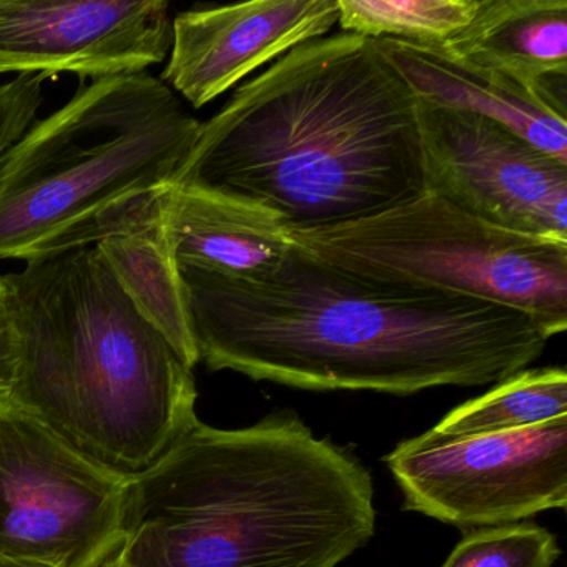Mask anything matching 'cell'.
Here are the masks:
<instances>
[{
    "label": "cell",
    "instance_id": "22",
    "mask_svg": "<svg viewBox=\"0 0 567 567\" xmlns=\"http://www.w3.org/2000/svg\"><path fill=\"white\" fill-rule=\"evenodd\" d=\"M0 567H48L42 564L25 563V560L11 559V557L0 556Z\"/></svg>",
    "mask_w": 567,
    "mask_h": 567
},
{
    "label": "cell",
    "instance_id": "16",
    "mask_svg": "<svg viewBox=\"0 0 567 567\" xmlns=\"http://www.w3.org/2000/svg\"><path fill=\"white\" fill-rule=\"evenodd\" d=\"M563 416H567L566 370L526 368L454 408L427 433L436 437L509 433Z\"/></svg>",
    "mask_w": 567,
    "mask_h": 567
},
{
    "label": "cell",
    "instance_id": "5",
    "mask_svg": "<svg viewBox=\"0 0 567 567\" xmlns=\"http://www.w3.org/2000/svg\"><path fill=\"white\" fill-rule=\"evenodd\" d=\"M200 128L148 72L82 82L0 158V260L95 247L135 202L171 187Z\"/></svg>",
    "mask_w": 567,
    "mask_h": 567
},
{
    "label": "cell",
    "instance_id": "17",
    "mask_svg": "<svg viewBox=\"0 0 567 567\" xmlns=\"http://www.w3.org/2000/svg\"><path fill=\"white\" fill-rule=\"evenodd\" d=\"M341 32L444 45L473 19L480 0H337Z\"/></svg>",
    "mask_w": 567,
    "mask_h": 567
},
{
    "label": "cell",
    "instance_id": "21",
    "mask_svg": "<svg viewBox=\"0 0 567 567\" xmlns=\"http://www.w3.org/2000/svg\"><path fill=\"white\" fill-rule=\"evenodd\" d=\"M84 567H137L131 563L127 554H125L124 537L118 534L102 553H99L91 563Z\"/></svg>",
    "mask_w": 567,
    "mask_h": 567
},
{
    "label": "cell",
    "instance_id": "15",
    "mask_svg": "<svg viewBox=\"0 0 567 567\" xmlns=\"http://www.w3.org/2000/svg\"><path fill=\"white\" fill-rule=\"evenodd\" d=\"M164 190L135 202L95 248L132 303L194 370L200 358L192 334L181 270L162 220Z\"/></svg>",
    "mask_w": 567,
    "mask_h": 567
},
{
    "label": "cell",
    "instance_id": "14",
    "mask_svg": "<svg viewBox=\"0 0 567 567\" xmlns=\"http://www.w3.org/2000/svg\"><path fill=\"white\" fill-rule=\"evenodd\" d=\"M443 48L464 64L567 95L566 0H480Z\"/></svg>",
    "mask_w": 567,
    "mask_h": 567
},
{
    "label": "cell",
    "instance_id": "1",
    "mask_svg": "<svg viewBox=\"0 0 567 567\" xmlns=\"http://www.w3.org/2000/svg\"><path fill=\"white\" fill-rule=\"evenodd\" d=\"M178 270L200 361L300 390L489 386L526 370L550 340L520 311L373 280L297 244L255 280Z\"/></svg>",
    "mask_w": 567,
    "mask_h": 567
},
{
    "label": "cell",
    "instance_id": "19",
    "mask_svg": "<svg viewBox=\"0 0 567 567\" xmlns=\"http://www.w3.org/2000/svg\"><path fill=\"white\" fill-rule=\"evenodd\" d=\"M45 81V75L32 74L0 84V158L34 125Z\"/></svg>",
    "mask_w": 567,
    "mask_h": 567
},
{
    "label": "cell",
    "instance_id": "2",
    "mask_svg": "<svg viewBox=\"0 0 567 567\" xmlns=\"http://www.w3.org/2000/svg\"><path fill=\"white\" fill-rule=\"evenodd\" d=\"M172 185L254 202L290 231L383 214L426 194L416 95L374 39H313L202 122Z\"/></svg>",
    "mask_w": 567,
    "mask_h": 567
},
{
    "label": "cell",
    "instance_id": "18",
    "mask_svg": "<svg viewBox=\"0 0 567 567\" xmlns=\"http://www.w3.org/2000/svg\"><path fill=\"white\" fill-rule=\"evenodd\" d=\"M556 536L536 524H503L467 534L441 567H553Z\"/></svg>",
    "mask_w": 567,
    "mask_h": 567
},
{
    "label": "cell",
    "instance_id": "9",
    "mask_svg": "<svg viewBox=\"0 0 567 567\" xmlns=\"http://www.w3.org/2000/svg\"><path fill=\"white\" fill-rule=\"evenodd\" d=\"M426 192L506 230L567 241V164L509 128L417 99Z\"/></svg>",
    "mask_w": 567,
    "mask_h": 567
},
{
    "label": "cell",
    "instance_id": "13",
    "mask_svg": "<svg viewBox=\"0 0 567 567\" xmlns=\"http://www.w3.org/2000/svg\"><path fill=\"white\" fill-rule=\"evenodd\" d=\"M162 220L178 267L255 280L274 271L295 247L277 214L231 195L171 185Z\"/></svg>",
    "mask_w": 567,
    "mask_h": 567
},
{
    "label": "cell",
    "instance_id": "4",
    "mask_svg": "<svg viewBox=\"0 0 567 567\" xmlns=\"http://www.w3.org/2000/svg\"><path fill=\"white\" fill-rule=\"evenodd\" d=\"M19 334L11 398L82 456L132 480L197 423L194 370L95 247L6 275Z\"/></svg>",
    "mask_w": 567,
    "mask_h": 567
},
{
    "label": "cell",
    "instance_id": "11",
    "mask_svg": "<svg viewBox=\"0 0 567 567\" xmlns=\"http://www.w3.org/2000/svg\"><path fill=\"white\" fill-rule=\"evenodd\" d=\"M337 0H257L198 6L172 21V48L162 81L194 109L230 91L338 24Z\"/></svg>",
    "mask_w": 567,
    "mask_h": 567
},
{
    "label": "cell",
    "instance_id": "20",
    "mask_svg": "<svg viewBox=\"0 0 567 567\" xmlns=\"http://www.w3.org/2000/svg\"><path fill=\"white\" fill-rule=\"evenodd\" d=\"M19 367V334L8 280L0 277V396H9Z\"/></svg>",
    "mask_w": 567,
    "mask_h": 567
},
{
    "label": "cell",
    "instance_id": "12",
    "mask_svg": "<svg viewBox=\"0 0 567 567\" xmlns=\"http://www.w3.org/2000/svg\"><path fill=\"white\" fill-rule=\"evenodd\" d=\"M377 44L420 101L489 118L567 164L566 95L464 64L443 45L398 39H377Z\"/></svg>",
    "mask_w": 567,
    "mask_h": 567
},
{
    "label": "cell",
    "instance_id": "8",
    "mask_svg": "<svg viewBox=\"0 0 567 567\" xmlns=\"http://www.w3.org/2000/svg\"><path fill=\"white\" fill-rule=\"evenodd\" d=\"M386 464L404 509L456 527L513 524L567 504V416L509 433L420 434Z\"/></svg>",
    "mask_w": 567,
    "mask_h": 567
},
{
    "label": "cell",
    "instance_id": "10",
    "mask_svg": "<svg viewBox=\"0 0 567 567\" xmlns=\"http://www.w3.org/2000/svg\"><path fill=\"white\" fill-rule=\"evenodd\" d=\"M164 0H0V74H141L171 54Z\"/></svg>",
    "mask_w": 567,
    "mask_h": 567
},
{
    "label": "cell",
    "instance_id": "3",
    "mask_svg": "<svg viewBox=\"0 0 567 567\" xmlns=\"http://www.w3.org/2000/svg\"><path fill=\"white\" fill-rule=\"evenodd\" d=\"M373 481L291 411L238 430L200 420L125 487L137 567H337L377 527Z\"/></svg>",
    "mask_w": 567,
    "mask_h": 567
},
{
    "label": "cell",
    "instance_id": "6",
    "mask_svg": "<svg viewBox=\"0 0 567 567\" xmlns=\"http://www.w3.org/2000/svg\"><path fill=\"white\" fill-rule=\"evenodd\" d=\"M291 237L353 274L501 305L533 318L549 338L566 331L567 241L506 230L430 192L373 217Z\"/></svg>",
    "mask_w": 567,
    "mask_h": 567
},
{
    "label": "cell",
    "instance_id": "7",
    "mask_svg": "<svg viewBox=\"0 0 567 567\" xmlns=\"http://www.w3.org/2000/svg\"><path fill=\"white\" fill-rule=\"evenodd\" d=\"M125 487L0 396V556L84 567L121 534Z\"/></svg>",
    "mask_w": 567,
    "mask_h": 567
}]
</instances>
